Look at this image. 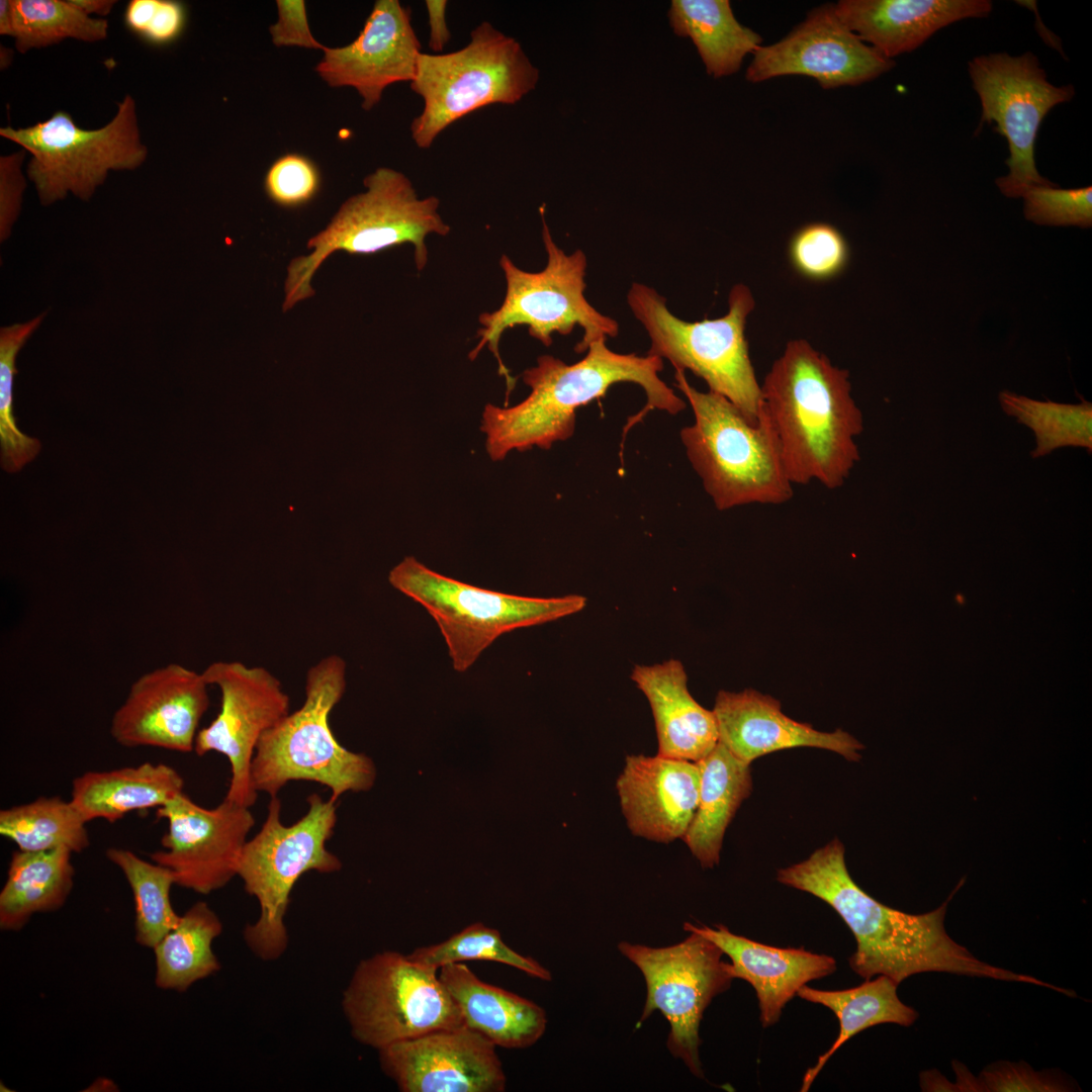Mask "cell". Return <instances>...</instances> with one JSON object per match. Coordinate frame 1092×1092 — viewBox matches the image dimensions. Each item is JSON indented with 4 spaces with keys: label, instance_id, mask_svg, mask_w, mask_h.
Instances as JSON below:
<instances>
[{
    "label": "cell",
    "instance_id": "6da1fadb",
    "mask_svg": "<svg viewBox=\"0 0 1092 1092\" xmlns=\"http://www.w3.org/2000/svg\"><path fill=\"white\" fill-rule=\"evenodd\" d=\"M777 880L831 906L852 932L856 949L850 969L866 980L885 975L896 984L926 972L1022 982L1048 987L1028 975L989 965L956 942L945 931L951 896L938 908L909 914L879 902L849 875L844 845L834 838L807 859L778 871Z\"/></svg>",
    "mask_w": 1092,
    "mask_h": 1092
},
{
    "label": "cell",
    "instance_id": "7a4b0ae2",
    "mask_svg": "<svg viewBox=\"0 0 1092 1092\" xmlns=\"http://www.w3.org/2000/svg\"><path fill=\"white\" fill-rule=\"evenodd\" d=\"M793 485H844L859 461L861 411L849 372L804 339L787 343L760 384V407Z\"/></svg>",
    "mask_w": 1092,
    "mask_h": 1092
},
{
    "label": "cell",
    "instance_id": "3957f363",
    "mask_svg": "<svg viewBox=\"0 0 1092 1092\" xmlns=\"http://www.w3.org/2000/svg\"><path fill=\"white\" fill-rule=\"evenodd\" d=\"M662 368L661 358L616 353L606 346V339L594 342L586 355L573 364L540 356L535 367L523 372V381L531 388L523 401L510 407L485 405L481 431L486 435V451L497 461L512 450L549 449L554 442L573 435L580 406L604 396L618 382L640 385L647 397L646 405L632 417L626 430L651 410L676 415L686 402L659 378Z\"/></svg>",
    "mask_w": 1092,
    "mask_h": 1092
},
{
    "label": "cell",
    "instance_id": "277c9868",
    "mask_svg": "<svg viewBox=\"0 0 1092 1092\" xmlns=\"http://www.w3.org/2000/svg\"><path fill=\"white\" fill-rule=\"evenodd\" d=\"M674 377L695 418L680 431V439L715 507L724 511L789 502L794 485L764 415L759 411L758 422L752 423L726 397L693 387L684 371L675 370Z\"/></svg>",
    "mask_w": 1092,
    "mask_h": 1092
},
{
    "label": "cell",
    "instance_id": "5b68a950",
    "mask_svg": "<svg viewBox=\"0 0 1092 1092\" xmlns=\"http://www.w3.org/2000/svg\"><path fill=\"white\" fill-rule=\"evenodd\" d=\"M346 662L328 655L306 673L305 699L261 737L252 761V784L271 798L291 781H310L331 790V799L371 789L376 768L365 754L339 743L330 715L346 691Z\"/></svg>",
    "mask_w": 1092,
    "mask_h": 1092
},
{
    "label": "cell",
    "instance_id": "8992f818",
    "mask_svg": "<svg viewBox=\"0 0 1092 1092\" xmlns=\"http://www.w3.org/2000/svg\"><path fill=\"white\" fill-rule=\"evenodd\" d=\"M363 184L366 190L347 199L328 226L308 240L311 253L290 261L283 311L314 295L312 277L334 252L370 255L412 244L416 266L421 271L428 262L426 238L450 233V226L439 213V199L420 198L403 173L380 167L367 175Z\"/></svg>",
    "mask_w": 1092,
    "mask_h": 1092
},
{
    "label": "cell",
    "instance_id": "52a82bcc",
    "mask_svg": "<svg viewBox=\"0 0 1092 1092\" xmlns=\"http://www.w3.org/2000/svg\"><path fill=\"white\" fill-rule=\"evenodd\" d=\"M307 803L306 813L285 825L281 802L272 797L261 829L246 842L240 858L238 876L260 906L259 918L246 926L244 938L264 961L279 959L288 946L284 918L298 879L309 871L330 874L342 868L326 847L337 823V802L311 794Z\"/></svg>",
    "mask_w": 1092,
    "mask_h": 1092
},
{
    "label": "cell",
    "instance_id": "ba28073f",
    "mask_svg": "<svg viewBox=\"0 0 1092 1092\" xmlns=\"http://www.w3.org/2000/svg\"><path fill=\"white\" fill-rule=\"evenodd\" d=\"M539 71L512 36L482 21L470 41L447 54L422 53L411 89L424 102L411 123L420 149L467 114L490 104H515L532 91Z\"/></svg>",
    "mask_w": 1092,
    "mask_h": 1092
},
{
    "label": "cell",
    "instance_id": "9c48e42d",
    "mask_svg": "<svg viewBox=\"0 0 1092 1092\" xmlns=\"http://www.w3.org/2000/svg\"><path fill=\"white\" fill-rule=\"evenodd\" d=\"M627 301L650 338L648 355L668 360L675 370H690L750 422H758L760 384L745 337L755 301L746 285L731 288L725 315L700 322L676 317L663 296L641 283L632 284Z\"/></svg>",
    "mask_w": 1092,
    "mask_h": 1092
},
{
    "label": "cell",
    "instance_id": "30bf717a",
    "mask_svg": "<svg viewBox=\"0 0 1092 1092\" xmlns=\"http://www.w3.org/2000/svg\"><path fill=\"white\" fill-rule=\"evenodd\" d=\"M542 218V239L547 264L542 271L528 272L517 267L503 255L499 260L507 290L503 303L492 312L479 315V341L469 353L473 360L487 346L498 364V373L507 383V399L516 379L502 361L498 344L504 332L525 325L531 337L544 346L552 344V334L568 335L575 326L583 330L576 344V353H584L600 339L617 337L618 323L598 311L585 298L586 257L581 250L566 254L552 239L544 217V205L539 208Z\"/></svg>",
    "mask_w": 1092,
    "mask_h": 1092
},
{
    "label": "cell",
    "instance_id": "8fae6325",
    "mask_svg": "<svg viewBox=\"0 0 1092 1092\" xmlns=\"http://www.w3.org/2000/svg\"><path fill=\"white\" fill-rule=\"evenodd\" d=\"M112 119L100 128L80 127L66 110L25 127L0 128V135L31 155L26 176L41 205L64 200L69 194L88 201L110 171H132L148 158L143 143L136 102L130 94L116 102Z\"/></svg>",
    "mask_w": 1092,
    "mask_h": 1092
},
{
    "label": "cell",
    "instance_id": "7c38bea8",
    "mask_svg": "<svg viewBox=\"0 0 1092 1092\" xmlns=\"http://www.w3.org/2000/svg\"><path fill=\"white\" fill-rule=\"evenodd\" d=\"M388 581L434 619L458 672L469 669L502 635L578 613L586 605L579 595L532 598L474 586L440 574L413 556L390 570Z\"/></svg>",
    "mask_w": 1092,
    "mask_h": 1092
},
{
    "label": "cell",
    "instance_id": "4fadbf2b",
    "mask_svg": "<svg viewBox=\"0 0 1092 1092\" xmlns=\"http://www.w3.org/2000/svg\"><path fill=\"white\" fill-rule=\"evenodd\" d=\"M342 1009L352 1036L377 1051L464 1024L439 971L395 950L359 962L343 992Z\"/></svg>",
    "mask_w": 1092,
    "mask_h": 1092
},
{
    "label": "cell",
    "instance_id": "5bb4252c",
    "mask_svg": "<svg viewBox=\"0 0 1092 1092\" xmlns=\"http://www.w3.org/2000/svg\"><path fill=\"white\" fill-rule=\"evenodd\" d=\"M968 72L982 108L981 123L995 122V131L1008 142L1009 172L996 179L1000 192L1021 198L1031 187H1058L1042 177L1034 161L1040 124L1058 104L1070 101L1074 86L1052 84L1035 55L993 53L974 58Z\"/></svg>",
    "mask_w": 1092,
    "mask_h": 1092
},
{
    "label": "cell",
    "instance_id": "9a60e30c",
    "mask_svg": "<svg viewBox=\"0 0 1092 1092\" xmlns=\"http://www.w3.org/2000/svg\"><path fill=\"white\" fill-rule=\"evenodd\" d=\"M682 941L665 947H650L621 941L620 952L642 973L646 1000L638 1025L659 1010L669 1023L666 1045L682 1060L690 1072L704 1079L700 1060V1023L704 1011L735 979L731 964L711 940L689 932Z\"/></svg>",
    "mask_w": 1092,
    "mask_h": 1092
},
{
    "label": "cell",
    "instance_id": "2e32d148",
    "mask_svg": "<svg viewBox=\"0 0 1092 1092\" xmlns=\"http://www.w3.org/2000/svg\"><path fill=\"white\" fill-rule=\"evenodd\" d=\"M202 673L209 686L218 688L220 709L198 731L194 750L199 756L211 751L223 754L231 765L224 799L251 807L258 797L251 777L256 747L264 733L289 713V697L280 680L262 666L215 661Z\"/></svg>",
    "mask_w": 1092,
    "mask_h": 1092
},
{
    "label": "cell",
    "instance_id": "e0dca14e",
    "mask_svg": "<svg viewBox=\"0 0 1092 1092\" xmlns=\"http://www.w3.org/2000/svg\"><path fill=\"white\" fill-rule=\"evenodd\" d=\"M168 823L162 849L151 860L172 871L177 886L207 895L236 876L248 834L255 820L250 807L223 799L204 808L184 792L157 809Z\"/></svg>",
    "mask_w": 1092,
    "mask_h": 1092
},
{
    "label": "cell",
    "instance_id": "ac0fdd59",
    "mask_svg": "<svg viewBox=\"0 0 1092 1092\" xmlns=\"http://www.w3.org/2000/svg\"><path fill=\"white\" fill-rule=\"evenodd\" d=\"M874 48L858 38L840 19L834 4L810 11L804 21L778 42L761 46L746 71V79L759 83L771 78L802 75L822 88L856 86L894 67Z\"/></svg>",
    "mask_w": 1092,
    "mask_h": 1092
},
{
    "label": "cell",
    "instance_id": "d6986e66",
    "mask_svg": "<svg viewBox=\"0 0 1092 1092\" xmlns=\"http://www.w3.org/2000/svg\"><path fill=\"white\" fill-rule=\"evenodd\" d=\"M383 1073L401 1092H503L496 1046L463 1025L441 1028L378 1051Z\"/></svg>",
    "mask_w": 1092,
    "mask_h": 1092
},
{
    "label": "cell",
    "instance_id": "ffe728a7",
    "mask_svg": "<svg viewBox=\"0 0 1092 1092\" xmlns=\"http://www.w3.org/2000/svg\"><path fill=\"white\" fill-rule=\"evenodd\" d=\"M208 687L202 672L178 663L142 674L112 716V738L128 748L194 750L200 720L210 703Z\"/></svg>",
    "mask_w": 1092,
    "mask_h": 1092
},
{
    "label": "cell",
    "instance_id": "44dd1931",
    "mask_svg": "<svg viewBox=\"0 0 1092 1092\" xmlns=\"http://www.w3.org/2000/svg\"><path fill=\"white\" fill-rule=\"evenodd\" d=\"M421 48L411 10L398 0H378L356 39L326 48L315 71L332 87L355 88L362 108L371 110L386 87L413 81Z\"/></svg>",
    "mask_w": 1092,
    "mask_h": 1092
},
{
    "label": "cell",
    "instance_id": "7402d4cb",
    "mask_svg": "<svg viewBox=\"0 0 1092 1092\" xmlns=\"http://www.w3.org/2000/svg\"><path fill=\"white\" fill-rule=\"evenodd\" d=\"M616 790L632 834L668 843L682 838L696 813L699 766L659 754L628 755Z\"/></svg>",
    "mask_w": 1092,
    "mask_h": 1092
},
{
    "label": "cell",
    "instance_id": "603a6c76",
    "mask_svg": "<svg viewBox=\"0 0 1092 1092\" xmlns=\"http://www.w3.org/2000/svg\"><path fill=\"white\" fill-rule=\"evenodd\" d=\"M712 711L718 742L748 764L765 754L796 747L822 748L857 761L858 751L863 748L841 729L822 732L791 719L782 712L777 699L752 689L740 693L720 691Z\"/></svg>",
    "mask_w": 1092,
    "mask_h": 1092
},
{
    "label": "cell",
    "instance_id": "cb8c5ba5",
    "mask_svg": "<svg viewBox=\"0 0 1092 1092\" xmlns=\"http://www.w3.org/2000/svg\"><path fill=\"white\" fill-rule=\"evenodd\" d=\"M684 930L708 938L730 958L734 978L745 980L755 991L763 1027L780 1020L786 1004L804 985L836 971L831 956L803 947L766 945L735 934L723 924L710 927L685 922Z\"/></svg>",
    "mask_w": 1092,
    "mask_h": 1092
},
{
    "label": "cell",
    "instance_id": "d4e9b609",
    "mask_svg": "<svg viewBox=\"0 0 1092 1092\" xmlns=\"http://www.w3.org/2000/svg\"><path fill=\"white\" fill-rule=\"evenodd\" d=\"M834 7L860 40L893 60L953 22L987 17L993 5L989 0H841Z\"/></svg>",
    "mask_w": 1092,
    "mask_h": 1092
},
{
    "label": "cell",
    "instance_id": "484cf974",
    "mask_svg": "<svg viewBox=\"0 0 1092 1092\" xmlns=\"http://www.w3.org/2000/svg\"><path fill=\"white\" fill-rule=\"evenodd\" d=\"M631 679L650 704L658 740L657 754L698 761L716 746L718 728L714 713L690 694L680 661L669 659L653 665H635Z\"/></svg>",
    "mask_w": 1092,
    "mask_h": 1092
},
{
    "label": "cell",
    "instance_id": "4316f807",
    "mask_svg": "<svg viewBox=\"0 0 1092 1092\" xmlns=\"http://www.w3.org/2000/svg\"><path fill=\"white\" fill-rule=\"evenodd\" d=\"M439 978L464 1025L496 1048L527 1049L544 1034L547 1015L541 1006L480 980L464 963L441 967Z\"/></svg>",
    "mask_w": 1092,
    "mask_h": 1092
},
{
    "label": "cell",
    "instance_id": "83f0119b",
    "mask_svg": "<svg viewBox=\"0 0 1092 1092\" xmlns=\"http://www.w3.org/2000/svg\"><path fill=\"white\" fill-rule=\"evenodd\" d=\"M184 780L165 763L144 762L109 770H89L73 780L71 802L89 822L113 823L125 815L160 808L181 794Z\"/></svg>",
    "mask_w": 1092,
    "mask_h": 1092
},
{
    "label": "cell",
    "instance_id": "f1b7e54d",
    "mask_svg": "<svg viewBox=\"0 0 1092 1092\" xmlns=\"http://www.w3.org/2000/svg\"><path fill=\"white\" fill-rule=\"evenodd\" d=\"M696 762L700 770L699 802L681 839L703 869H713L719 863L728 825L752 791L750 764L720 742Z\"/></svg>",
    "mask_w": 1092,
    "mask_h": 1092
},
{
    "label": "cell",
    "instance_id": "f546056e",
    "mask_svg": "<svg viewBox=\"0 0 1092 1092\" xmlns=\"http://www.w3.org/2000/svg\"><path fill=\"white\" fill-rule=\"evenodd\" d=\"M73 852L15 850L0 892V928L19 931L37 913L54 912L67 902L73 886Z\"/></svg>",
    "mask_w": 1092,
    "mask_h": 1092
},
{
    "label": "cell",
    "instance_id": "4dcf8cb0",
    "mask_svg": "<svg viewBox=\"0 0 1092 1092\" xmlns=\"http://www.w3.org/2000/svg\"><path fill=\"white\" fill-rule=\"evenodd\" d=\"M897 987L898 984L891 978L879 975L875 980H866L859 986L849 989L827 991L804 985L798 991L800 998L830 1009L839 1022V1032L834 1042L805 1072L801 1092L810 1089L829 1059L855 1034L883 1023L902 1026L914 1023L918 1013L900 1000Z\"/></svg>",
    "mask_w": 1092,
    "mask_h": 1092
},
{
    "label": "cell",
    "instance_id": "1f68e13d",
    "mask_svg": "<svg viewBox=\"0 0 1092 1092\" xmlns=\"http://www.w3.org/2000/svg\"><path fill=\"white\" fill-rule=\"evenodd\" d=\"M668 17L675 34L693 40L714 78L734 74L762 46V37L735 18L728 0H672Z\"/></svg>",
    "mask_w": 1092,
    "mask_h": 1092
},
{
    "label": "cell",
    "instance_id": "d6a6232c",
    "mask_svg": "<svg viewBox=\"0 0 1092 1092\" xmlns=\"http://www.w3.org/2000/svg\"><path fill=\"white\" fill-rule=\"evenodd\" d=\"M221 931L222 923L207 903L193 904L153 948L156 986L185 992L195 982L216 973L220 964L212 942Z\"/></svg>",
    "mask_w": 1092,
    "mask_h": 1092
},
{
    "label": "cell",
    "instance_id": "836d02e7",
    "mask_svg": "<svg viewBox=\"0 0 1092 1092\" xmlns=\"http://www.w3.org/2000/svg\"><path fill=\"white\" fill-rule=\"evenodd\" d=\"M87 823L71 800L58 796L0 811V834L22 851L66 848L82 852L90 845Z\"/></svg>",
    "mask_w": 1092,
    "mask_h": 1092
},
{
    "label": "cell",
    "instance_id": "e575fe53",
    "mask_svg": "<svg viewBox=\"0 0 1092 1092\" xmlns=\"http://www.w3.org/2000/svg\"><path fill=\"white\" fill-rule=\"evenodd\" d=\"M105 853L122 872L131 889L135 941L154 948L180 920L170 899L171 887L176 885L172 871L126 848L110 847Z\"/></svg>",
    "mask_w": 1092,
    "mask_h": 1092
},
{
    "label": "cell",
    "instance_id": "d590c367",
    "mask_svg": "<svg viewBox=\"0 0 1092 1092\" xmlns=\"http://www.w3.org/2000/svg\"><path fill=\"white\" fill-rule=\"evenodd\" d=\"M15 49H34L73 38L96 42L107 37L108 22L86 15L70 0H11Z\"/></svg>",
    "mask_w": 1092,
    "mask_h": 1092
},
{
    "label": "cell",
    "instance_id": "8d00e7d4",
    "mask_svg": "<svg viewBox=\"0 0 1092 1092\" xmlns=\"http://www.w3.org/2000/svg\"><path fill=\"white\" fill-rule=\"evenodd\" d=\"M999 401L1005 414L1032 430L1036 446L1031 455L1042 457L1062 447L1092 450V404L1036 400L1002 391Z\"/></svg>",
    "mask_w": 1092,
    "mask_h": 1092
},
{
    "label": "cell",
    "instance_id": "74e56055",
    "mask_svg": "<svg viewBox=\"0 0 1092 1092\" xmlns=\"http://www.w3.org/2000/svg\"><path fill=\"white\" fill-rule=\"evenodd\" d=\"M408 956L417 963L438 971L453 963L489 961L513 967L543 981L552 980L550 971L536 960L511 948L498 930L480 922L467 925L441 942L418 947Z\"/></svg>",
    "mask_w": 1092,
    "mask_h": 1092
},
{
    "label": "cell",
    "instance_id": "f35d334b",
    "mask_svg": "<svg viewBox=\"0 0 1092 1092\" xmlns=\"http://www.w3.org/2000/svg\"><path fill=\"white\" fill-rule=\"evenodd\" d=\"M46 313L24 322L3 327L0 331V443L1 466L7 472H17L31 462L40 450L36 438L22 433L13 412V384L17 372L16 356L29 337L41 324Z\"/></svg>",
    "mask_w": 1092,
    "mask_h": 1092
},
{
    "label": "cell",
    "instance_id": "ab89813d",
    "mask_svg": "<svg viewBox=\"0 0 1092 1092\" xmlns=\"http://www.w3.org/2000/svg\"><path fill=\"white\" fill-rule=\"evenodd\" d=\"M793 269L810 281H828L846 268L850 251L842 233L828 222H810L797 230L788 245Z\"/></svg>",
    "mask_w": 1092,
    "mask_h": 1092
},
{
    "label": "cell",
    "instance_id": "60d3db41",
    "mask_svg": "<svg viewBox=\"0 0 1092 1092\" xmlns=\"http://www.w3.org/2000/svg\"><path fill=\"white\" fill-rule=\"evenodd\" d=\"M1021 198L1024 217L1035 224L1080 228L1092 225L1091 186L1074 189L1034 186Z\"/></svg>",
    "mask_w": 1092,
    "mask_h": 1092
},
{
    "label": "cell",
    "instance_id": "b9f144b4",
    "mask_svg": "<svg viewBox=\"0 0 1092 1092\" xmlns=\"http://www.w3.org/2000/svg\"><path fill=\"white\" fill-rule=\"evenodd\" d=\"M953 1091H1070L1073 1086L1055 1073L1035 1072L1026 1063H997L974 1077L962 1063H954ZM950 1087V1088H951ZM949 1088V1090H950Z\"/></svg>",
    "mask_w": 1092,
    "mask_h": 1092
},
{
    "label": "cell",
    "instance_id": "7bdbcfd3",
    "mask_svg": "<svg viewBox=\"0 0 1092 1092\" xmlns=\"http://www.w3.org/2000/svg\"><path fill=\"white\" fill-rule=\"evenodd\" d=\"M264 186L272 201L284 207H295L314 197L320 187V175L308 159L286 155L270 167Z\"/></svg>",
    "mask_w": 1092,
    "mask_h": 1092
},
{
    "label": "cell",
    "instance_id": "ee69618b",
    "mask_svg": "<svg viewBox=\"0 0 1092 1092\" xmlns=\"http://www.w3.org/2000/svg\"><path fill=\"white\" fill-rule=\"evenodd\" d=\"M27 152L21 149L0 157V240L5 242L16 222L26 187L22 164Z\"/></svg>",
    "mask_w": 1092,
    "mask_h": 1092
},
{
    "label": "cell",
    "instance_id": "f6af8a7d",
    "mask_svg": "<svg viewBox=\"0 0 1092 1092\" xmlns=\"http://www.w3.org/2000/svg\"><path fill=\"white\" fill-rule=\"evenodd\" d=\"M277 8L278 20L269 29L275 46L326 50L310 32L304 1L278 0Z\"/></svg>",
    "mask_w": 1092,
    "mask_h": 1092
},
{
    "label": "cell",
    "instance_id": "bcb514c9",
    "mask_svg": "<svg viewBox=\"0 0 1092 1092\" xmlns=\"http://www.w3.org/2000/svg\"><path fill=\"white\" fill-rule=\"evenodd\" d=\"M186 10L179 1L160 0L142 38L155 46L174 41L184 29Z\"/></svg>",
    "mask_w": 1092,
    "mask_h": 1092
},
{
    "label": "cell",
    "instance_id": "7dc6e473",
    "mask_svg": "<svg viewBox=\"0 0 1092 1092\" xmlns=\"http://www.w3.org/2000/svg\"><path fill=\"white\" fill-rule=\"evenodd\" d=\"M446 0H427L426 8L430 27L429 47L433 54H442L451 35L446 21Z\"/></svg>",
    "mask_w": 1092,
    "mask_h": 1092
},
{
    "label": "cell",
    "instance_id": "c3c4849f",
    "mask_svg": "<svg viewBox=\"0 0 1092 1092\" xmlns=\"http://www.w3.org/2000/svg\"><path fill=\"white\" fill-rule=\"evenodd\" d=\"M160 0H131L124 11L125 26L141 36L145 33Z\"/></svg>",
    "mask_w": 1092,
    "mask_h": 1092
},
{
    "label": "cell",
    "instance_id": "681fc988",
    "mask_svg": "<svg viewBox=\"0 0 1092 1092\" xmlns=\"http://www.w3.org/2000/svg\"><path fill=\"white\" fill-rule=\"evenodd\" d=\"M70 2L88 16L90 14L108 15L116 4L115 0H70Z\"/></svg>",
    "mask_w": 1092,
    "mask_h": 1092
},
{
    "label": "cell",
    "instance_id": "f907efd6",
    "mask_svg": "<svg viewBox=\"0 0 1092 1092\" xmlns=\"http://www.w3.org/2000/svg\"><path fill=\"white\" fill-rule=\"evenodd\" d=\"M0 34L13 36L11 0L0 1Z\"/></svg>",
    "mask_w": 1092,
    "mask_h": 1092
},
{
    "label": "cell",
    "instance_id": "816d5d0a",
    "mask_svg": "<svg viewBox=\"0 0 1092 1092\" xmlns=\"http://www.w3.org/2000/svg\"><path fill=\"white\" fill-rule=\"evenodd\" d=\"M13 60V51L9 48L1 46L0 49V68L1 70L7 69Z\"/></svg>",
    "mask_w": 1092,
    "mask_h": 1092
}]
</instances>
